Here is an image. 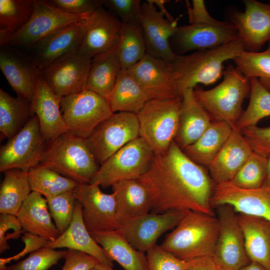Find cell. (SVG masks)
<instances>
[{
    "instance_id": "obj_1",
    "label": "cell",
    "mask_w": 270,
    "mask_h": 270,
    "mask_svg": "<svg viewBox=\"0 0 270 270\" xmlns=\"http://www.w3.org/2000/svg\"><path fill=\"white\" fill-rule=\"evenodd\" d=\"M139 180L148 192L152 212L190 210L214 216L211 204L214 186L210 177L174 141L165 153L154 154Z\"/></svg>"
},
{
    "instance_id": "obj_2",
    "label": "cell",
    "mask_w": 270,
    "mask_h": 270,
    "mask_svg": "<svg viewBox=\"0 0 270 270\" xmlns=\"http://www.w3.org/2000/svg\"><path fill=\"white\" fill-rule=\"evenodd\" d=\"M182 212L178 224L159 246L186 261L212 257L220 232L218 217L190 210Z\"/></svg>"
},
{
    "instance_id": "obj_3",
    "label": "cell",
    "mask_w": 270,
    "mask_h": 270,
    "mask_svg": "<svg viewBox=\"0 0 270 270\" xmlns=\"http://www.w3.org/2000/svg\"><path fill=\"white\" fill-rule=\"evenodd\" d=\"M244 51L242 42L237 40L214 48L176 55L171 64L179 96L198 84L208 86L217 82L223 74L224 62L234 60Z\"/></svg>"
},
{
    "instance_id": "obj_4",
    "label": "cell",
    "mask_w": 270,
    "mask_h": 270,
    "mask_svg": "<svg viewBox=\"0 0 270 270\" xmlns=\"http://www.w3.org/2000/svg\"><path fill=\"white\" fill-rule=\"evenodd\" d=\"M40 164L78 184L90 183L100 168L86 139L68 132L46 142Z\"/></svg>"
},
{
    "instance_id": "obj_5",
    "label": "cell",
    "mask_w": 270,
    "mask_h": 270,
    "mask_svg": "<svg viewBox=\"0 0 270 270\" xmlns=\"http://www.w3.org/2000/svg\"><path fill=\"white\" fill-rule=\"evenodd\" d=\"M222 81L207 90L196 86L194 96L212 122H224L236 128L243 110L242 104L250 94V79L229 64L223 72Z\"/></svg>"
},
{
    "instance_id": "obj_6",
    "label": "cell",
    "mask_w": 270,
    "mask_h": 270,
    "mask_svg": "<svg viewBox=\"0 0 270 270\" xmlns=\"http://www.w3.org/2000/svg\"><path fill=\"white\" fill-rule=\"evenodd\" d=\"M182 97L152 98L136 114L140 137L154 154L167 152L176 135Z\"/></svg>"
},
{
    "instance_id": "obj_7",
    "label": "cell",
    "mask_w": 270,
    "mask_h": 270,
    "mask_svg": "<svg viewBox=\"0 0 270 270\" xmlns=\"http://www.w3.org/2000/svg\"><path fill=\"white\" fill-rule=\"evenodd\" d=\"M154 154L148 143L139 137L100 164L90 183L106 188L122 181L139 180L147 171Z\"/></svg>"
},
{
    "instance_id": "obj_8",
    "label": "cell",
    "mask_w": 270,
    "mask_h": 270,
    "mask_svg": "<svg viewBox=\"0 0 270 270\" xmlns=\"http://www.w3.org/2000/svg\"><path fill=\"white\" fill-rule=\"evenodd\" d=\"M60 106L68 132L85 139L114 113L106 98L88 90L62 96Z\"/></svg>"
},
{
    "instance_id": "obj_9",
    "label": "cell",
    "mask_w": 270,
    "mask_h": 270,
    "mask_svg": "<svg viewBox=\"0 0 270 270\" xmlns=\"http://www.w3.org/2000/svg\"><path fill=\"white\" fill-rule=\"evenodd\" d=\"M139 137L137 114L116 112L100 122L86 140L96 162L102 164L122 148Z\"/></svg>"
},
{
    "instance_id": "obj_10",
    "label": "cell",
    "mask_w": 270,
    "mask_h": 270,
    "mask_svg": "<svg viewBox=\"0 0 270 270\" xmlns=\"http://www.w3.org/2000/svg\"><path fill=\"white\" fill-rule=\"evenodd\" d=\"M46 142L38 116H32L24 126L0 149V172L18 169L28 172L40 164Z\"/></svg>"
},
{
    "instance_id": "obj_11",
    "label": "cell",
    "mask_w": 270,
    "mask_h": 270,
    "mask_svg": "<svg viewBox=\"0 0 270 270\" xmlns=\"http://www.w3.org/2000/svg\"><path fill=\"white\" fill-rule=\"evenodd\" d=\"M220 232L212 256L218 270H240L251 262L238 215L230 206H218Z\"/></svg>"
},
{
    "instance_id": "obj_12",
    "label": "cell",
    "mask_w": 270,
    "mask_h": 270,
    "mask_svg": "<svg viewBox=\"0 0 270 270\" xmlns=\"http://www.w3.org/2000/svg\"><path fill=\"white\" fill-rule=\"evenodd\" d=\"M86 17L65 12L49 0H34L33 12L28 22L0 46L16 45L30 48L52 32Z\"/></svg>"
},
{
    "instance_id": "obj_13",
    "label": "cell",
    "mask_w": 270,
    "mask_h": 270,
    "mask_svg": "<svg viewBox=\"0 0 270 270\" xmlns=\"http://www.w3.org/2000/svg\"><path fill=\"white\" fill-rule=\"evenodd\" d=\"M237 40V30L232 22L217 20L178 26L170 44L174 52L178 55L214 48Z\"/></svg>"
},
{
    "instance_id": "obj_14",
    "label": "cell",
    "mask_w": 270,
    "mask_h": 270,
    "mask_svg": "<svg viewBox=\"0 0 270 270\" xmlns=\"http://www.w3.org/2000/svg\"><path fill=\"white\" fill-rule=\"evenodd\" d=\"M92 60L78 50L53 62L40 71V76L61 98L85 90Z\"/></svg>"
},
{
    "instance_id": "obj_15",
    "label": "cell",
    "mask_w": 270,
    "mask_h": 270,
    "mask_svg": "<svg viewBox=\"0 0 270 270\" xmlns=\"http://www.w3.org/2000/svg\"><path fill=\"white\" fill-rule=\"evenodd\" d=\"M73 192L82 206L83 220L90 234L120 229L113 192L105 194L99 186L90 183L78 184Z\"/></svg>"
},
{
    "instance_id": "obj_16",
    "label": "cell",
    "mask_w": 270,
    "mask_h": 270,
    "mask_svg": "<svg viewBox=\"0 0 270 270\" xmlns=\"http://www.w3.org/2000/svg\"><path fill=\"white\" fill-rule=\"evenodd\" d=\"M182 214V211L177 210L148 212L122 222L119 230L132 247L147 252L156 245L163 234L177 226Z\"/></svg>"
},
{
    "instance_id": "obj_17",
    "label": "cell",
    "mask_w": 270,
    "mask_h": 270,
    "mask_svg": "<svg viewBox=\"0 0 270 270\" xmlns=\"http://www.w3.org/2000/svg\"><path fill=\"white\" fill-rule=\"evenodd\" d=\"M212 206L228 205L236 212L258 216L270 222V182L260 188L247 190L230 182L216 184L211 198Z\"/></svg>"
},
{
    "instance_id": "obj_18",
    "label": "cell",
    "mask_w": 270,
    "mask_h": 270,
    "mask_svg": "<svg viewBox=\"0 0 270 270\" xmlns=\"http://www.w3.org/2000/svg\"><path fill=\"white\" fill-rule=\"evenodd\" d=\"M123 24L103 7L88 18L87 26L78 49L91 59L107 54L118 47Z\"/></svg>"
},
{
    "instance_id": "obj_19",
    "label": "cell",
    "mask_w": 270,
    "mask_h": 270,
    "mask_svg": "<svg viewBox=\"0 0 270 270\" xmlns=\"http://www.w3.org/2000/svg\"><path fill=\"white\" fill-rule=\"evenodd\" d=\"M88 18L57 30L30 48V58L40 72L57 59L79 49L87 26Z\"/></svg>"
},
{
    "instance_id": "obj_20",
    "label": "cell",
    "mask_w": 270,
    "mask_h": 270,
    "mask_svg": "<svg viewBox=\"0 0 270 270\" xmlns=\"http://www.w3.org/2000/svg\"><path fill=\"white\" fill-rule=\"evenodd\" d=\"M176 18L168 20L148 0L142 4L140 26L145 40L146 54L172 63L176 54L170 40L178 26Z\"/></svg>"
},
{
    "instance_id": "obj_21",
    "label": "cell",
    "mask_w": 270,
    "mask_h": 270,
    "mask_svg": "<svg viewBox=\"0 0 270 270\" xmlns=\"http://www.w3.org/2000/svg\"><path fill=\"white\" fill-rule=\"evenodd\" d=\"M244 12H236L230 22L236 26L244 51L257 52L270 41V4L244 0Z\"/></svg>"
},
{
    "instance_id": "obj_22",
    "label": "cell",
    "mask_w": 270,
    "mask_h": 270,
    "mask_svg": "<svg viewBox=\"0 0 270 270\" xmlns=\"http://www.w3.org/2000/svg\"><path fill=\"white\" fill-rule=\"evenodd\" d=\"M128 70L152 98L180 96L176 75L170 63L146 54Z\"/></svg>"
},
{
    "instance_id": "obj_23",
    "label": "cell",
    "mask_w": 270,
    "mask_h": 270,
    "mask_svg": "<svg viewBox=\"0 0 270 270\" xmlns=\"http://www.w3.org/2000/svg\"><path fill=\"white\" fill-rule=\"evenodd\" d=\"M0 68L18 96L32 102L40 72L30 58L10 48L0 46Z\"/></svg>"
},
{
    "instance_id": "obj_24",
    "label": "cell",
    "mask_w": 270,
    "mask_h": 270,
    "mask_svg": "<svg viewBox=\"0 0 270 270\" xmlns=\"http://www.w3.org/2000/svg\"><path fill=\"white\" fill-rule=\"evenodd\" d=\"M60 99L40 76L30 110L33 116L38 118L40 132L46 142L68 132L60 110Z\"/></svg>"
},
{
    "instance_id": "obj_25",
    "label": "cell",
    "mask_w": 270,
    "mask_h": 270,
    "mask_svg": "<svg viewBox=\"0 0 270 270\" xmlns=\"http://www.w3.org/2000/svg\"><path fill=\"white\" fill-rule=\"evenodd\" d=\"M240 130L233 128L228 138L208 166L216 184L230 182L253 152Z\"/></svg>"
},
{
    "instance_id": "obj_26",
    "label": "cell",
    "mask_w": 270,
    "mask_h": 270,
    "mask_svg": "<svg viewBox=\"0 0 270 270\" xmlns=\"http://www.w3.org/2000/svg\"><path fill=\"white\" fill-rule=\"evenodd\" d=\"M82 208L77 200L72 220L66 230L55 240L46 247L54 249L66 248L85 252L100 262L113 267V262L102 247L94 239L86 228L82 216Z\"/></svg>"
},
{
    "instance_id": "obj_27",
    "label": "cell",
    "mask_w": 270,
    "mask_h": 270,
    "mask_svg": "<svg viewBox=\"0 0 270 270\" xmlns=\"http://www.w3.org/2000/svg\"><path fill=\"white\" fill-rule=\"evenodd\" d=\"M212 122L208 114L196 99L194 89H187L182 95L178 129L174 141L183 150L197 140Z\"/></svg>"
},
{
    "instance_id": "obj_28",
    "label": "cell",
    "mask_w": 270,
    "mask_h": 270,
    "mask_svg": "<svg viewBox=\"0 0 270 270\" xmlns=\"http://www.w3.org/2000/svg\"><path fill=\"white\" fill-rule=\"evenodd\" d=\"M16 216L25 232L50 242L61 234L52 221L46 198L38 193L32 192L29 194Z\"/></svg>"
},
{
    "instance_id": "obj_29",
    "label": "cell",
    "mask_w": 270,
    "mask_h": 270,
    "mask_svg": "<svg viewBox=\"0 0 270 270\" xmlns=\"http://www.w3.org/2000/svg\"><path fill=\"white\" fill-rule=\"evenodd\" d=\"M116 204V218L120 226L131 218L152 210L148 192L140 180L118 182L112 186Z\"/></svg>"
},
{
    "instance_id": "obj_30",
    "label": "cell",
    "mask_w": 270,
    "mask_h": 270,
    "mask_svg": "<svg viewBox=\"0 0 270 270\" xmlns=\"http://www.w3.org/2000/svg\"><path fill=\"white\" fill-rule=\"evenodd\" d=\"M238 218L250 261L270 270V222L244 214H239Z\"/></svg>"
},
{
    "instance_id": "obj_31",
    "label": "cell",
    "mask_w": 270,
    "mask_h": 270,
    "mask_svg": "<svg viewBox=\"0 0 270 270\" xmlns=\"http://www.w3.org/2000/svg\"><path fill=\"white\" fill-rule=\"evenodd\" d=\"M112 260L125 270H148L144 252L132 247L120 230L91 234Z\"/></svg>"
},
{
    "instance_id": "obj_32",
    "label": "cell",
    "mask_w": 270,
    "mask_h": 270,
    "mask_svg": "<svg viewBox=\"0 0 270 270\" xmlns=\"http://www.w3.org/2000/svg\"><path fill=\"white\" fill-rule=\"evenodd\" d=\"M152 98L128 70H120L114 86L107 100L113 112L137 114Z\"/></svg>"
},
{
    "instance_id": "obj_33",
    "label": "cell",
    "mask_w": 270,
    "mask_h": 270,
    "mask_svg": "<svg viewBox=\"0 0 270 270\" xmlns=\"http://www.w3.org/2000/svg\"><path fill=\"white\" fill-rule=\"evenodd\" d=\"M233 128L224 122H212L192 144L182 150L192 160L208 167L230 136Z\"/></svg>"
},
{
    "instance_id": "obj_34",
    "label": "cell",
    "mask_w": 270,
    "mask_h": 270,
    "mask_svg": "<svg viewBox=\"0 0 270 270\" xmlns=\"http://www.w3.org/2000/svg\"><path fill=\"white\" fill-rule=\"evenodd\" d=\"M118 48L92 60L85 90L106 99L112 92L120 70Z\"/></svg>"
},
{
    "instance_id": "obj_35",
    "label": "cell",
    "mask_w": 270,
    "mask_h": 270,
    "mask_svg": "<svg viewBox=\"0 0 270 270\" xmlns=\"http://www.w3.org/2000/svg\"><path fill=\"white\" fill-rule=\"evenodd\" d=\"M31 102L18 96H10L0 88V132L1 137L11 138L34 116L30 110Z\"/></svg>"
},
{
    "instance_id": "obj_36",
    "label": "cell",
    "mask_w": 270,
    "mask_h": 270,
    "mask_svg": "<svg viewBox=\"0 0 270 270\" xmlns=\"http://www.w3.org/2000/svg\"><path fill=\"white\" fill-rule=\"evenodd\" d=\"M0 187V213L16 216L32 192L26 172L18 169L5 171Z\"/></svg>"
},
{
    "instance_id": "obj_37",
    "label": "cell",
    "mask_w": 270,
    "mask_h": 270,
    "mask_svg": "<svg viewBox=\"0 0 270 270\" xmlns=\"http://www.w3.org/2000/svg\"><path fill=\"white\" fill-rule=\"evenodd\" d=\"M34 0H0V44L30 19Z\"/></svg>"
},
{
    "instance_id": "obj_38",
    "label": "cell",
    "mask_w": 270,
    "mask_h": 270,
    "mask_svg": "<svg viewBox=\"0 0 270 270\" xmlns=\"http://www.w3.org/2000/svg\"><path fill=\"white\" fill-rule=\"evenodd\" d=\"M27 174L32 192L40 194L46 198L73 190L78 184L75 181L40 164L30 170Z\"/></svg>"
},
{
    "instance_id": "obj_39",
    "label": "cell",
    "mask_w": 270,
    "mask_h": 270,
    "mask_svg": "<svg viewBox=\"0 0 270 270\" xmlns=\"http://www.w3.org/2000/svg\"><path fill=\"white\" fill-rule=\"evenodd\" d=\"M118 51L121 70L130 69L146 54L140 25L123 24Z\"/></svg>"
},
{
    "instance_id": "obj_40",
    "label": "cell",
    "mask_w": 270,
    "mask_h": 270,
    "mask_svg": "<svg viewBox=\"0 0 270 270\" xmlns=\"http://www.w3.org/2000/svg\"><path fill=\"white\" fill-rule=\"evenodd\" d=\"M270 116V91L260 82L258 78L250 79V102L243 112L236 128L241 130L244 128L256 126L262 119Z\"/></svg>"
},
{
    "instance_id": "obj_41",
    "label": "cell",
    "mask_w": 270,
    "mask_h": 270,
    "mask_svg": "<svg viewBox=\"0 0 270 270\" xmlns=\"http://www.w3.org/2000/svg\"><path fill=\"white\" fill-rule=\"evenodd\" d=\"M233 60L236 68L246 78H258L261 84L270 91V41L264 51H244Z\"/></svg>"
},
{
    "instance_id": "obj_42",
    "label": "cell",
    "mask_w": 270,
    "mask_h": 270,
    "mask_svg": "<svg viewBox=\"0 0 270 270\" xmlns=\"http://www.w3.org/2000/svg\"><path fill=\"white\" fill-rule=\"evenodd\" d=\"M268 164V158L253 152L230 182L243 189L260 188L267 180Z\"/></svg>"
},
{
    "instance_id": "obj_43",
    "label": "cell",
    "mask_w": 270,
    "mask_h": 270,
    "mask_svg": "<svg viewBox=\"0 0 270 270\" xmlns=\"http://www.w3.org/2000/svg\"><path fill=\"white\" fill-rule=\"evenodd\" d=\"M46 200L51 216L62 234L68 228L73 218L76 202L73 190L46 198Z\"/></svg>"
},
{
    "instance_id": "obj_44",
    "label": "cell",
    "mask_w": 270,
    "mask_h": 270,
    "mask_svg": "<svg viewBox=\"0 0 270 270\" xmlns=\"http://www.w3.org/2000/svg\"><path fill=\"white\" fill-rule=\"evenodd\" d=\"M66 250L44 247L30 254L26 258L7 266L4 270H49L64 258Z\"/></svg>"
},
{
    "instance_id": "obj_45",
    "label": "cell",
    "mask_w": 270,
    "mask_h": 270,
    "mask_svg": "<svg viewBox=\"0 0 270 270\" xmlns=\"http://www.w3.org/2000/svg\"><path fill=\"white\" fill-rule=\"evenodd\" d=\"M104 6L122 24L140 25L142 4L140 0H103Z\"/></svg>"
},
{
    "instance_id": "obj_46",
    "label": "cell",
    "mask_w": 270,
    "mask_h": 270,
    "mask_svg": "<svg viewBox=\"0 0 270 270\" xmlns=\"http://www.w3.org/2000/svg\"><path fill=\"white\" fill-rule=\"evenodd\" d=\"M146 256L148 270H185L188 264L157 244L149 250Z\"/></svg>"
},
{
    "instance_id": "obj_47",
    "label": "cell",
    "mask_w": 270,
    "mask_h": 270,
    "mask_svg": "<svg viewBox=\"0 0 270 270\" xmlns=\"http://www.w3.org/2000/svg\"><path fill=\"white\" fill-rule=\"evenodd\" d=\"M240 131L254 152L270 158V126L260 128L254 126Z\"/></svg>"
},
{
    "instance_id": "obj_48",
    "label": "cell",
    "mask_w": 270,
    "mask_h": 270,
    "mask_svg": "<svg viewBox=\"0 0 270 270\" xmlns=\"http://www.w3.org/2000/svg\"><path fill=\"white\" fill-rule=\"evenodd\" d=\"M16 216L2 214L0 215V253L10 248L8 240H16L24 232Z\"/></svg>"
},
{
    "instance_id": "obj_49",
    "label": "cell",
    "mask_w": 270,
    "mask_h": 270,
    "mask_svg": "<svg viewBox=\"0 0 270 270\" xmlns=\"http://www.w3.org/2000/svg\"><path fill=\"white\" fill-rule=\"evenodd\" d=\"M53 5L69 14L88 16L104 6L103 0H51Z\"/></svg>"
},
{
    "instance_id": "obj_50",
    "label": "cell",
    "mask_w": 270,
    "mask_h": 270,
    "mask_svg": "<svg viewBox=\"0 0 270 270\" xmlns=\"http://www.w3.org/2000/svg\"><path fill=\"white\" fill-rule=\"evenodd\" d=\"M62 270H91L99 261L92 256L76 250L68 249Z\"/></svg>"
},
{
    "instance_id": "obj_51",
    "label": "cell",
    "mask_w": 270,
    "mask_h": 270,
    "mask_svg": "<svg viewBox=\"0 0 270 270\" xmlns=\"http://www.w3.org/2000/svg\"><path fill=\"white\" fill-rule=\"evenodd\" d=\"M21 240L24 244L22 250L18 254L6 258H0V270H4L6 264L12 260H17L28 253H32L46 246L50 241L36 234L24 232L21 236Z\"/></svg>"
},
{
    "instance_id": "obj_52",
    "label": "cell",
    "mask_w": 270,
    "mask_h": 270,
    "mask_svg": "<svg viewBox=\"0 0 270 270\" xmlns=\"http://www.w3.org/2000/svg\"><path fill=\"white\" fill-rule=\"evenodd\" d=\"M186 3L190 24L214 22L217 20L210 14L204 0H192V7L188 2Z\"/></svg>"
},
{
    "instance_id": "obj_53",
    "label": "cell",
    "mask_w": 270,
    "mask_h": 270,
    "mask_svg": "<svg viewBox=\"0 0 270 270\" xmlns=\"http://www.w3.org/2000/svg\"><path fill=\"white\" fill-rule=\"evenodd\" d=\"M188 262L185 270H218L212 256L198 258Z\"/></svg>"
},
{
    "instance_id": "obj_54",
    "label": "cell",
    "mask_w": 270,
    "mask_h": 270,
    "mask_svg": "<svg viewBox=\"0 0 270 270\" xmlns=\"http://www.w3.org/2000/svg\"><path fill=\"white\" fill-rule=\"evenodd\" d=\"M150 2L156 6H157L160 8V10L163 12L166 18L171 21H173L176 19H174L172 16L167 12L164 7V4L166 3L168 0H148Z\"/></svg>"
},
{
    "instance_id": "obj_55",
    "label": "cell",
    "mask_w": 270,
    "mask_h": 270,
    "mask_svg": "<svg viewBox=\"0 0 270 270\" xmlns=\"http://www.w3.org/2000/svg\"><path fill=\"white\" fill-rule=\"evenodd\" d=\"M240 270H270L263 266L254 262H250Z\"/></svg>"
},
{
    "instance_id": "obj_56",
    "label": "cell",
    "mask_w": 270,
    "mask_h": 270,
    "mask_svg": "<svg viewBox=\"0 0 270 270\" xmlns=\"http://www.w3.org/2000/svg\"><path fill=\"white\" fill-rule=\"evenodd\" d=\"M91 270H114L112 266L106 264L98 262Z\"/></svg>"
},
{
    "instance_id": "obj_57",
    "label": "cell",
    "mask_w": 270,
    "mask_h": 270,
    "mask_svg": "<svg viewBox=\"0 0 270 270\" xmlns=\"http://www.w3.org/2000/svg\"><path fill=\"white\" fill-rule=\"evenodd\" d=\"M267 180L270 182V158H268Z\"/></svg>"
}]
</instances>
